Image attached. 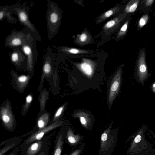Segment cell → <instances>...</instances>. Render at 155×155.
I'll return each instance as SVG.
<instances>
[{"mask_svg":"<svg viewBox=\"0 0 155 155\" xmlns=\"http://www.w3.org/2000/svg\"><path fill=\"white\" fill-rule=\"evenodd\" d=\"M79 114V116L77 117H79L81 125L86 130H89L91 126V120L88 118V116H87L85 115V114L84 113L81 112L79 114Z\"/></svg>","mask_w":155,"mask_h":155,"instance_id":"obj_16","label":"cell"},{"mask_svg":"<svg viewBox=\"0 0 155 155\" xmlns=\"http://www.w3.org/2000/svg\"><path fill=\"white\" fill-rule=\"evenodd\" d=\"M9 155H15L14 153H11Z\"/></svg>","mask_w":155,"mask_h":155,"instance_id":"obj_33","label":"cell"},{"mask_svg":"<svg viewBox=\"0 0 155 155\" xmlns=\"http://www.w3.org/2000/svg\"><path fill=\"white\" fill-rule=\"evenodd\" d=\"M49 115L48 113L42 114L38 118L37 125L39 130L44 128L46 127L49 121Z\"/></svg>","mask_w":155,"mask_h":155,"instance_id":"obj_15","label":"cell"},{"mask_svg":"<svg viewBox=\"0 0 155 155\" xmlns=\"http://www.w3.org/2000/svg\"><path fill=\"white\" fill-rule=\"evenodd\" d=\"M149 73L146 61L145 49L143 48L139 52L135 68L134 77L136 81L144 86V82L151 75Z\"/></svg>","mask_w":155,"mask_h":155,"instance_id":"obj_5","label":"cell"},{"mask_svg":"<svg viewBox=\"0 0 155 155\" xmlns=\"http://www.w3.org/2000/svg\"><path fill=\"white\" fill-rule=\"evenodd\" d=\"M10 57L12 62L17 66H20L25 63L27 65L26 56L21 50V47L13 48Z\"/></svg>","mask_w":155,"mask_h":155,"instance_id":"obj_10","label":"cell"},{"mask_svg":"<svg viewBox=\"0 0 155 155\" xmlns=\"http://www.w3.org/2000/svg\"><path fill=\"white\" fill-rule=\"evenodd\" d=\"M141 133H139L137 135L134 140V142L135 143H137L140 142L141 139Z\"/></svg>","mask_w":155,"mask_h":155,"instance_id":"obj_28","label":"cell"},{"mask_svg":"<svg viewBox=\"0 0 155 155\" xmlns=\"http://www.w3.org/2000/svg\"><path fill=\"white\" fill-rule=\"evenodd\" d=\"M82 155H84V154H83Z\"/></svg>","mask_w":155,"mask_h":155,"instance_id":"obj_34","label":"cell"},{"mask_svg":"<svg viewBox=\"0 0 155 155\" xmlns=\"http://www.w3.org/2000/svg\"><path fill=\"white\" fill-rule=\"evenodd\" d=\"M63 124L62 121H56L44 128L39 130L28 137L26 140L25 144H28L35 141L40 140L46 133L58 127L61 126Z\"/></svg>","mask_w":155,"mask_h":155,"instance_id":"obj_8","label":"cell"},{"mask_svg":"<svg viewBox=\"0 0 155 155\" xmlns=\"http://www.w3.org/2000/svg\"><path fill=\"white\" fill-rule=\"evenodd\" d=\"M32 100L33 97L31 94H29L26 97L25 104L23 107L24 112L27 110Z\"/></svg>","mask_w":155,"mask_h":155,"instance_id":"obj_20","label":"cell"},{"mask_svg":"<svg viewBox=\"0 0 155 155\" xmlns=\"http://www.w3.org/2000/svg\"><path fill=\"white\" fill-rule=\"evenodd\" d=\"M39 155H44V152H42Z\"/></svg>","mask_w":155,"mask_h":155,"instance_id":"obj_32","label":"cell"},{"mask_svg":"<svg viewBox=\"0 0 155 155\" xmlns=\"http://www.w3.org/2000/svg\"><path fill=\"white\" fill-rule=\"evenodd\" d=\"M27 32L23 31L12 30L5 40V46L10 48L21 47L25 41Z\"/></svg>","mask_w":155,"mask_h":155,"instance_id":"obj_6","label":"cell"},{"mask_svg":"<svg viewBox=\"0 0 155 155\" xmlns=\"http://www.w3.org/2000/svg\"><path fill=\"white\" fill-rule=\"evenodd\" d=\"M128 24V21H127L122 26L118 34V36L119 37H121L125 34L127 30Z\"/></svg>","mask_w":155,"mask_h":155,"instance_id":"obj_22","label":"cell"},{"mask_svg":"<svg viewBox=\"0 0 155 155\" xmlns=\"http://www.w3.org/2000/svg\"><path fill=\"white\" fill-rule=\"evenodd\" d=\"M43 142L39 141L32 144L28 148L26 152V155H35L41 150Z\"/></svg>","mask_w":155,"mask_h":155,"instance_id":"obj_14","label":"cell"},{"mask_svg":"<svg viewBox=\"0 0 155 155\" xmlns=\"http://www.w3.org/2000/svg\"><path fill=\"white\" fill-rule=\"evenodd\" d=\"M9 6L0 7V21H1L5 18H7V21L9 23H15L17 21L16 19L12 15V13L9 10Z\"/></svg>","mask_w":155,"mask_h":155,"instance_id":"obj_11","label":"cell"},{"mask_svg":"<svg viewBox=\"0 0 155 155\" xmlns=\"http://www.w3.org/2000/svg\"><path fill=\"white\" fill-rule=\"evenodd\" d=\"M151 88L152 91L155 94V83L153 84Z\"/></svg>","mask_w":155,"mask_h":155,"instance_id":"obj_31","label":"cell"},{"mask_svg":"<svg viewBox=\"0 0 155 155\" xmlns=\"http://www.w3.org/2000/svg\"><path fill=\"white\" fill-rule=\"evenodd\" d=\"M87 35L85 33H83L81 34L79 37V40L81 41L84 42L86 40Z\"/></svg>","mask_w":155,"mask_h":155,"instance_id":"obj_27","label":"cell"},{"mask_svg":"<svg viewBox=\"0 0 155 155\" xmlns=\"http://www.w3.org/2000/svg\"><path fill=\"white\" fill-rule=\"evenodd\" d=\"M139 1V0H132L130 1L126 7V12L127 13L134 12L137 8Z\"/></svg>","mask_w":155,"mask_h":155,"instance_id":"obj_18","label":"cell"},{"mask_svg":"<svg viewBox=\"0 0 155 155\" xmlns=\"http://www.w3.org/2000/svg\"><path fill=\"white\" fill-rule=\"evenodd\" d=\"M115 22L114 20H111L107 22L105 25V27L107 28H111L115 24Z\"/></svg>","mask_w":155,"mask_h":155,"instance_id":"obj_26","label":"cell"},{"mask_svg":"<svg viewBox=\"0 0 155 155\" xmlns=\"http://www.w3.org/2000/svg\"><path fill=\"white\" fill-rule=\"evenodd\" d=\"M153 0H147L145 1V5L147 6H149L152 5L153 2Z\"/></svg>","mask_w":155,"mask_h":155,"instance_id":"obj_30","label":"cell"},{"mask_svg":"<svg viewBox=\"0 0 155 155\" xmlns=\"http://www.w3.org/2000/svg\"></svg>","mask_w":155,"mask_h":155,"instance_id":"obj_35","label":"cell"},{"mask_svg":"<svg viewBox=\"0 0 155 155\" xmlns=\"http://www.w3.org/2000/svg\"><path fill=\"white\" fill-rule=\"evenodd\" d=\"M83 136L77 134L75 135L72 130L69 128L67 132L66 137L69 143L72 146H74L78 144L81 140Z\"/></svg>","mask_w":155,"mask_h":155,"instance_id":"obj_12","label":"cell"},{"mask_svg":"<svg viewBox=\"0 0 155 155\" xmlns=\"http://www.w3.org/2000/svg\"><path fill=\"white\" fill-rule=\"evenodd\" d=\"M15 143H13L1 149L0 150V155H3L4 154L12 148L15 146Z\"/></svg>","mask_w":155,"mask_h":155,"instance_id":"obj_25","label":"cell"},{"mask_svg":"<svg viewBox=\"0 0 155 155\" xmlns=\"http://www.w3.org/2000/svg\"><path fill=\"white\" fill-rule=\"evenodd\" d=\"M149 18L147 15H145L140 19L138 23V25L140 28H142L147 23Z\"/></svg>","mask_w":155,"mask_h":155,"instance_id":"obj_21","label":"cell"},{"mask_svg":"<svg viewBox=\"0 0 155 155\" xmlns=\"http://www.w3.org/2000/svg\"><path fill=\"white\" fill-rule=\"evenodd\" d=\"M63 145V135L61 133L57 138L54 155H61Z\"/></svg>","mask_w":155,"mask_h":155,"instance_id":"obj_17","label":"cell"},{"mask_svg":"<svg viewBox=\"0 0 155 155\" xmlns=\"http://www.w3.org/2000/svg\"><path fill=\"white\" fill-rule=\"evenodd\" d=\"M36 41L32 35L27 32L25 41L21 47V50L26 57L27 68L30 71L33 70L35 62L37 57Z\"/></svg>","mask_w":155,"mask_h":155,"instance_id":"obj_4","label":"cell"},{"mask_svg":"<svg viewBox=\"0 0 155 155\" xmlns=\"http://www.w3.org/2000/svg\"><path fill=\"white\" fill-rule=\"evenodd\" d=\"M9 10L18 17L19 22L24 26L23 30L30 33L36 40L41 41V37L37 28L30 21L29 12V8L20 4H15L9 6Z\"/></svg>","mask_w":155,"mask_h":155,"instance_id":"obj_2","label":"cell"},{"mask_svg":"<svg viewBox=\"0 0 155 155\" xmlns=\"http://www.w3.org/2000/svg\"><path fill=\"white\" fill-rule=\"evenodd\" d=\"M64 107L65 105H62L58 109L54 114L53 121H55L59 117L63 110Z\"/></svg>","mask_w":155,"mask_h":155,"instance_id":"obj_23","label":"cell"},{"mask_svg":"<svg viewBox=\"0 0 155 155\" xmlns=\"http://www.w3.org/2000/svg\"><path fill=\"white\" fill-rule=\"evenodd\" d=\"M0 114L1 119L5 127L8 129H12L14 125V118L9 104L1 107Z\"/></svg>","mask_w":155,"mask_h":155,"instance_id":"obj_9","label":"cell"},{"mask_svg":"<svg viewBox=\"0 0 155 155\" xmlns=\"http://www.w3.org/2000/svg\"><path fill=\"white\" fill-rule=\"evenodd\" d=\"M121 79V69L120 68L115 75L110 87L108 96V101L110 105L118 94L120 87Z\"/></svg>","mask_w":155,"mask_h":155,"instance_id":"obj_7","label":"cell"},{"mask_svg":"<svg viewBox=\"0 0 155 155\" xmlns=\"http://www.w3.org/2000/svg\"><path fill=\"white\" fill-rule=\"evenodd\" d=\"M29 76L22 75L17 77L16 81L19 86H25L28 81Z\"/></svg>","mask_w":155,"mask_h":155,"instance_id":"obj_19","label":"cell"},{"mask_svg":"<svg viewBox=\"0 0 155 155\" xmlns=\"http://www.w3.org/2000/svg\"><path fill=\"white\" fill-rule=\"evenodd\" d=\"M47 1L48 7L46 14L47 31L48 39L51 40L58 33L61 14V10L57 3L50 0Z\"/></svg>","mask_w":155,"mask_h":155,"instance_id":"obj_1","label":"cell"},{"mask_svg":"<svg viewBox=\"0 0 155 155\" xmlns=\"http://www.w3.org/2000/svg\"><path fill=\"white\" fill-rule=\"evenodd\" d=\"M84 148V143L78 149L74 151L70 155H80L83 152Z\"/></svg>","mask_w":155,"mask_h":155,"instance_id":"obj_24","label":"cell"},{"mask_svg":"<svg viewBox=\"0 0 155 155\" xmlns=\"http://www.w3.org/2000/svg\"><path fill=\"white\" fill-rule=\"evenodd\" d=\"M113 122L101 134L98 155H111L117 139L118 129L112 130Z\"/></svg>","mask_w":155,"mask_h":155,"instance_id":"obj_3","label":"cell"},{"mask_svg":"<svg viewBox=\"0 0 155 155\" xmlns=\"http://www.w3.org/2000/svg\"><path fill=\"white\" fill-rule=\"evenodd\" d=\"M113 14L112 10H110L106 12L104 14V15L106 17H108L111 16Z\"/></svg>","mask_w":155,"mask_h":155,"instance_id":"obj_29","label":"cell"},{"mask_svg":"<svg viewBox=\"0 0 155 155\" xmlns=\"http://www.w3.org/2000/svg\"><path fill=\"white\" fill-rule=\"evenodd\" d=\"M78 67L81 71L86 75L91 77L94 72V69L92 66L87 62H83L79 64Z\"/></svg>","mask_w":155,"mask_h":155,"instance_id":"obj_13","label":"cell"}]
</instances>
